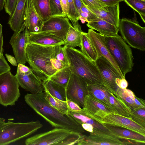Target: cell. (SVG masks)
Wrapping results in <instances>:
<instances>
[{"label":"cell","instance_id":"2","mask_svg":"<svg viewBox=\"0 0 145 145\" xmlns=\"http://www.w3.org/2000/svg\"><path fill=\"white\" fill-rule=\"evenodd\" d=\"M66 52L72 74L83 79L88 84H101L106 87L95 61L74 48L67 46Z\"/></svg>","mask_w":145,"mask_h":145},{"label":"cell","instance_id":"17","mask_svg":"<svg viewBox=\"0 0 145 145\" xmlns=\"http://www.w3.org/2000/svg\"><path fill=\"white\" fill-rule=\"evenodd\" d=\"M87 34L97 50L98 57L102 56L107 59L112 65L119 74L123 78H125L106 45L105 36L90 28L88 29Z\"/></svg>","mask_w":145,"mask_h":145},{"label":"cell","instance_id":"24","mask_svg":"<svg viewBox=\"0 0 145 145\" xmlns=\"http://www.w3.org/2000/svg\"><path fill=\"white\" fill-rule=\"evenodd\" d=\"M87 26L96 30L104 36H110L118 34L119 29L114 25L99 18L88 22Z\"/></svg>","mask_w":145,"mask_h":145},{"label":"cell","instance_id":"19","mask_svg":"<svg viewBox=\"0 0 145 145\" xmlns=\"http://www.w3.org/2000/svg\"><path fill=\"white\" fill-rule=\"evenodd\" d=\"M27 0H18L13 14L10 16L8 23L15 33L23 31L25 28V18Z\"/></svg>","mask_w":145,"mask_h":145},{"label":"cell","instance_id":"44","mask_svg":"<svg viewBox=\"0 0 145 145\" xmlns=\"http://www.w3.org/2000/svg\"><path fill=\"white\" fill-rule=\"evenodd\" d=\"M66 102L70 112H77L82 110L80 107L76 103L69 100H67Z\"/></svg>","mask_w":145,"mask_h":145},{"label":"cell","instance_id":"1","mask_svg":"<svg viewBox=\"0 0 145 145\" xmlns=\"http://www.w3.org/2000/svg\"><path fill=\"white\" fill-rule=\"evenodd\" d=\"M45 92L37 94L27 93L24 97L26 103L53 127L82 133L81 125L69 114H63L51 106L45 99Z\"/></svg>","mask_w":145,"mask_h":145},{"label":"cell","instance_id":"56","mask_svg":"<svg viewBox=\"0 0 145 145\" xmlns=\"http://www.w3.org/2000/svg\"></svg>","mask_w":145,"mask_h":145},{"label":"cell","instance_id":"55","mask_svg":"<svg viewBox=\"0 0 145 145\" xmlns=\"http://www.w3.org/2000/svg\"><path fill=\"white\" fill-rule=\"evenodd\" d=\"M5 119L3 118L0 117V125L5 122Z\"/></svg>","mask_w":145,"mask_h":145},{"label":"cell","instance_id":"26","mask_svg":"<svg viewBox=\"0 0 145 145\" xmlns=\"http://www.w3.org/2000/svg\"><path fill=\"white\" fill-rule=\"evenodd\" d=\"M109 103L116 114L130 118L131 109L117 95L111 91L109 98Z\"/></svg>","mask_w":145,"mask_h":145},{"label":"cell","instance_id":"34","mask_svg":"<svg viewBox=\"0 0 145 145\" xmlns=\"http://www.w3.org/2000/svg\"><path fill=\"white\" fill-rule=\"evenodd\" d=\"M124 1L140 15L145 23V0H124Z\"/></svg>","mask_w":145,"mask_h":145},{"label":"cell","instance_id":"35","mask_svg":"<svg viewBox=\"0 0 145 145\" xmlns=\"http://www.w3.org/2000/svg\"><path fill=\"white\" fill-rule=\"evenodd\" d=\"M84 136L82 133L70 131L68 135L57 145H78Z\"/></svg>","mask_w":145,"mask_h":145},{"label":"cell","instance_id":"50","mask_svg":"<svg viewBox=\"0 0 145 145\" xmlns=\"http://www.w3.org/2000/svg\"><path fill=\"white\" fill-rule=\"evenodd\" d=\"M5 56L8 61L12 65L14 66H17V62L15 58L7 54H5Z\"/></svg>","mask_w":145,"mask_h":145},{"label":"cell","instance_id":"3","mask_svg":"<svg viewBox=\"0 0 145 145\" xmlns=\"http://www.w3.org/2000/svg\"><path fill=\"white\" fill-rule=\"evenodd\" d=\"M54 46H46L29 43L26 53L27 62L33 72L43 82L57 71L53 67L51 59L52 57Z\"/></svg>","mask_w":145,"mask_h":145},{"label":"cell","instance_id":"15","mask_svg":"<svg viewBox=\"0 0 145 145\" xmlns=\"http://www.w3.org/2000/svg\"><path fill=\"white\" fill-rule=\"evenodd\" d=\"M15 76L19 85L31 93L37 94L43 92L42 81L34 73L32 69L25 73L17 71Z\"/></svg>","mask_w":145,"mask_h":145},{"label":"cell","instance_id":"16","mask_svg":"<svg viewBox=\"0 0 145 145\" xmlns=\"http://www.w3.org/2000/svg\"><path fill=\"white\" fill-rule=\"evenodd\" d=\"M125 128L145 136V127L139 125L129 118L116 114H109L102 121V124Z\"/></svg>","mask_w":145,"mask_h":145},{"label":"cell","instance_id":"13","mask_svg":"<svg viewBox=\"0 0 145 145\" xmlns=\"http://www.w3.org/2000/svg\"><path fill=\"white\" fill-rule=\"evenodd\" d=\"M123 145L124 142L112 135L93 128L88 136L85 135L78 145Z\"/></svg>","mask_w":145,"mask_h":145},{"label":"cell","instance_id":"31","mask_svg":"<svg viewBox=\"0 0 145 145\" xmlns=\"http://www.w3.org/2000/svg\"><path fill=\"white\" fill-rule=\"evenodd\" d=\"M72 74L68 65L57 71L48 79L66 87Z\"/></svg>","mask_w":145,"mask_h":145},{"label":"cell","instance_id":"27","mask_svg":"<svg viewBox=\"0 0 145 145\" xmlns=\"http://www.w3.org/2000/svg\"><path fill=\"white\" fill-rule=\"evenodd\" d=\"M44 92L61 100L66 101V87L49 79L42 82Z\"/></svg>","mask_w":145,"mask_h":145},{"label":"cell","instance_id":"38","mask_svg":"<svg viewBox=\"0 0 145 145\" xmlns=\"http://www.w3.org/2000/svg\"><path fill=\"white\" fill-rule=\"evenodd\" d=\"M80 16L79 20H80L82 23L85 22H89L97 18L95 14L83 3Z\"/></svg>","mask_w":145,"mask_h":145},{"label":"cell","instance_id":"32","mask_svg":"<svg viewBox=\"0 0 145 145\" xmlns=\"http://www.w3.org/2000/svg\"><path fill=\"white\" fill-rule=\"evenodd\" d=\"M116 92L131 110L138 108L134 102L135 95L131 90L118 87Z\"/></svg>","mask_w":145,"mask_h":145},{"label":"cell","instance_id":"28","mask_svg":"<svg viewBox=\"0 0 145 145\" xmlns=\"http://www.w3.org/2000/svg\"><path fill=\"white\" fill-rule=\"evenodd\" d=\"M81 51L91 60L95 61L98 57L96 50L91 42L87 33L83 32L81 38Z\"/></svg>","mask_w":145,"mask_h":145},{"label":"cell","instance_id":"52","mask_svg":"<svg viewBox=\"0 0 145 145\" xmlns=\"http://www.w3.org/2000/svg\"><path fill=\"white\" fill-rule=\"evenodd\" d=\"M81 125L85 130L90 133L93 132V127L91 125L87 123H83Z\"/></svg>","mask_w":145,"mask_h":145},{"label":"cell","instance_id":"20","mask_svg":"<svg viewBox=\"0 0 145 145\" xmlns=\"http://www.w3.org/2000/svg\"><path fill=\"white\" fill-rule=\"evenodd\" d=\"M103 124L108 129L111 134L119 139L131 140L137 143L145 144V136L125 128Z\"/></svg>","mask_w":145,"mask_h":145},{"label":"cell","instance_id":"36","mask_svg":"<svg viewBox=\"0 0 145 145\" xmlns=\"http://www.w3.org/2000/svg\"><path fill=\"white\" fill-rule=\"evenodd\" d=\"M130 119L145 127V108H138L132 109Z\"/></svg>","mask_w":145,"mask_h":145},{"label":"cell","instance_id":"4","mask_svg":"<svg viewBox=\"0 0 145 145\" xmlns=\"http://www.w3.org/2000/svg\"><path fill=\"white\" fill-rule=\"evenodd\" d=\"M106 45L123 76L131 72L134 63L132 50L118 34L105 36Z\"/></svg>","mask_w":145,"mask_h":145},{"label":"cell","instance_id":"23","mask_svg":"<svg viewBox=\"0 0 145 145\" xmlns=\"http://www.w3.org/2000/svg\"><path fill=\"white\" fill-rule=\"evenodd\" d=\"M88 95L97 100L116 114L109 101V95L112 91L104 86L99 84H88Z\"/></svg>","mask_w":145,"mask_h":145},{"label":"cell","instance_id":"5","mask_svg":"<svg viewBox=\"0 0 145 145\" xmlns=\"http://www.w3.org/2000/svg\"><path fill=\"white\" fill-rule=\"evenodd\" d=\"M42 126L39 120L25 123L5 122L0 125V145H8L27 137Z\"/></svg>","mask_w":145,"mask_h":145},{"label":"cell","instance_id":"54","mask_svg":"<svg viewBox=\"0 0 145 145\" xmlns=\"http://www.w3.org/2000/svg\"><path fill=\"white\" fill-rule=\"evenodd\" d=\"M5 0H0V11L3 10Z\"/></svg>","mask_w":145,"mask_h":145},{"label":"cell","instance_id":"29","mask_svg":"<svg viewBox=\"0 0 145 145\" xmlns=\"http://www.w3.org/2000/svg\"><path fill=\"white\" fill-rule=\"evenodd\" d=\"M32 1L37 13L43 22L52 16L50 0H32Z\"/></svg>","mask_w":145,"mask_h":145},{"label":"cell","instance_id":"39","mask_svg":"<svg viewBox=\"0 0 145 145\" xmlns=\"http://www.w3.org/2000/svg\"><path fill=\"white\" fill-rule=\"evenodd\" d=\"M49 3L52 16L66 17L63 13L60 0H50Z\"/></svg>","mask_w":145,"mask_h":145},{"label":"cell","instance_id":"25","mask_svg":"<svg viewBox=\"0 0 145 145\" xmlns=\"http://www.w3.org/2000/svg\"><path fill=\"white\" fill-rule=\"evenodd\" d=\"M78 21H71L72 25L70 26L67 33L65 46L73 48L77 46L81 48V35L83 31Z\"/></svg>","mask_w":145,"mask_h":145},{"label":"cell","instance_id":"42","mask_svg":"<svg viewBox=\"0 0 145 145\" xmlns=\"http://www.w3.org/2000/svg\"><path fill=\"white\" fill-rule=\"evenodd\" d=\"M86 6L101 8L106 6L105 5L99 0H81Z\"/></svg>","mask_w":145,"mask_h":145},{"label":"cell","instance_id":"46","mask_svg":"<svg viewBox=\"0 0 145 145\" xmlns=\"http://www.w3.org/2000/svg\"><path fill=\"white\" fill-rule=\"evenodd\" d=\"M115 81L118 87L121 89H126L128 86V83L125 78H116Z\"/></svg>","mask_w":145,"mask_h":145},{"label":"cell","instance_id":"14","mask_svg":"<svg viewBox=\"0 0 145 145\" xmlns=\"http://www.w3.org/2000/svg\"><path fill=\"white\" fill-rule=\"evenodd\" d=\"M28 35V31L25 27L20 32H14L10 40L18 63L25 65L27 62L26 50L29 43Z\"/></svg>","mask_w":145,"mask_h":145},{"label":"cell","instance_id":"49","mask_svg":"<svg viewBox=\"0 0 145 145\" xmlns=\"http://www.w3.org/2000/svg\"><path fill=\"white\" fill-rule=\"evenodd\" d=\"M63 14L67 17L68 8L67 0H60Z\"/></svg>","mask_w":145,"mask_h":145},{"label":"cell","instance_id":"11","mask_svg":"<svg viewBox=\"0 0 145 145\" xmlns=\"http://www.w3.org/2000/svg\"><path fill=\"white\" fill-rule=\"evenodd\" d=\"M77 112L101 124L102 120L106 116L109 114H115L112 110L88 95L85 97L84 106L80 111Z\"/></svg>","mask_w":145,"mask_h":145},{"label":"cell","instance_id":"33","mask_svg":"<svg viewBox=\"0 0 145 145\" xmlns=\"http://www.w3.org/2000/svg\"><path fill=\"white\" fill-rule=\"evenodd\" d=\"M45 93V99L51 106L63 114H69L70 112L66 101L59 100Z\"/></svg>","mask_w":145,"mask_h":145},{"label":"cell","instance_id":"22","mask_svg":"<svg viewBox=\"0 0 145 145\" xmlns=\"http://www.w3.org/2000/svg\"><path fill=\"white\" fill-rule=\"evenodd\" d=\"M29 43L46 46L64 45V41L52 34L44 32H29Z\"/></svg>","mask_w":145,"mask_h":145},{"label":"cell","instance_id":"37","mask_svg":"<svg viewBox=\"0 0 145 145\" xmlns=\"http://www.w3.org/2000/svg\"><path fill=\"white\" fill-rule=\"evenodd\" d=\"M67 47L65 45L62 47L61 45L54 46L52 57L55 58L69 65V62L66 52Z\"/></svg>","mask_w":145,"mask_h":145},{"label":"cell","instance_id":"30","mask_svg":"<svg viewBox=\"0 0 145 145\" xmlns=\"http://www.w3.org/2000/svg\"><path fill=\"white\" fill-rule=\"evenodd\" d=\"M68 114L81 125L83 123L89 124L92 125L94 128L100 129L111 134L109 131L103 125L86 116L76 112H69Z\"/></svg>","mask_w":145,"mask_h":145},{"label":"cell","instance_id":"8","mask_svg":"<svg viewBox=\"0 0 145 145\" xmlns=\"http://www.w3.org/2000/svg\"><path fill=\"white\" fill-rule=\"evenodd\" d=\"M88 85L83 79L72 74L66 87L67 100L73 101L83 108L85 97L88 95Z\"/></svg>","mask_w":145,"mask_h":145},{"label":"cell","instance_id":"47","mask_svg":"<svg viewBox=\"0 0 145 145\" xmlns=\"http://www.w3.org/2000/svg\"><path fill=\"white\" fill-rule=\"evenodd\" d=\"M134 102L138 108H145V101L141 98H138L135 96Z\"/></svg>","mask_w":145,"mask_h":145},{"label":"cell","instance_id":"9","mask_svg":"<svg viewBox=\"0 0 145 145\" xmlns=\"http://www.w3.org/2000/svg\"><path fill=\"white\" fill-rule=\"evenodd\" d=\"M70 131L66 129L55 127L49 131L29 138L25 143L26 145H57L68 135Z\"/></svg>","mask_w":145,"mask_h":145},{"label":"cell","instance_id":"12","mask_svg":"<svg viewBox=\"0 0 145 145\" xmlns=\"http://www.w3.org/2000/svg\"><path fill=\"white\" fill-rule=\"evenodd\" d=\"M95 62L104 79L106 87L112 91L116 92L118 87L116 83L115 79L123 78L110 62L103 56H99Z\"/></svg>","mask_w":145,"mask_h":145},{"label":"cell","instance_id":"10","mask_svg":"<svg viewBox=\"0 0 145 145\" xmlns=\"http://www.w3.org/2000/svg\"><path fill=\"white\" fill-rule=\"evenodd\" d=\"M71 25L67 17L52 16L43 22L41 28L39 32L52 34L65 42L67 33Z\"/></svg>","mask_w":145,"mask_h":145},{"label":"cell","instance_id":"18","mask_svg":"<svg viewBox=\"0 0 145 145\" xmlns=\"http://www.w3.org/2000/svg\"><path fill=\"white\" fill-rule=\"evenodd\" d=\"M86 7L98 18L105 20L119 29L120 19L119 3L113 5L106 6L101 8Z\"/></svg>","mask_w":145,"mask_h":145},{"label":"cell","instance_id":"43","mask_svg":"<svg viewBox=\"0 0 145 145\" xmlns=\"http://www.w3.org/2000/svg\"><path fill=\"white\" fill-rule=\"evenodd\" d=\"M11 68L3 55H0V75L10 71Z\"/></svg>","mask_w":145,"mask_h":145},{"label":"cell","instance_id":"48","mask_svg":"<svg viewBox=\"0 0 145 145\" xmlns=\"http://www.w3.org/2000/svg\"><path fill=\"white\" fill-rule=\"evenodd\" d=\"M105 5L106 6H111L119 3L124 1V0H99Z\"/></svg>","mask_w":145,"mask_h":145},{"label":"cell","instance_id":"7","mask_svg":"<svg viewBox=\"0 0 145 145\" xmlns=\"http://www.w3.org/2000/svg\"><path fill=\"white\" fill-rule=\"evenodd\" d=\"M19 86L10 71L0 75V104L6 107L14 105L20 95Z\"/></svg>","mask_w":145,"mask_h":145},{"label":"cell","instance_id":"21","mask_svg":"<svg viewBox=\"0 0 145 145\" xmlns=\"http://www.w3.org/2000/svg\"><path fill=\"white\" fill-rule=\"evenodd\" d=\"M43 23L34 8L32 0H27L25 18V27L29 32H38L40 30Z\"/></svg>","mask_w":145,"mask_h":145},{"label":"cell","instance_id":"41","mask_svg":"<svg viewBox=\"0 0 145 145\" xmlns=\"http://www.w3.org/2000/svg\"><path fill=\"white\" fill-rule=\"evenodd\" d=\"M18 0H5L4 7L6 13L10 16L13 14Z\"/></svg>","mask_w":145,"mask_h":145},{"label":"cell","instance_id":"53","mask_svg":"<svg viewBox=\"0 0 145 145\" xmlns=\"http://www.w3.org/2000/svg\"><path fill=\"white\" fill-rule=\"evenodd\" d=\"M73 1L75 6L80 16L81 12V8L82 5V3L81 0H73Z\"/></svg>","mask_w":145,"mask_h":145},{"label":"cell","instance_id":"40","mask_svg":"<svg viewBox=\"0 0 145 145\" xmlns=\"http://www.w3.org/2000/svg\"><path fill=\"white\" fill-rule=\"evenodd\" d=\"M68 14L67 18L71 21H77L80 16L74 5L73 0H67Z\"/></svg>","mask_w":145,"mask_h":145},{"label":"cell","instance_id":"45","mask_svg":"<svg viewBox=\"0 0 145 145\" xmlns=\"http://www.w3.org/2000/svg\"><path fill=\"white\" fill-rule=\"evenodd\" d=\"M50 61L53 67L57 71L69 65L54 58L52 57Z\"/></svg>","mask_w":145,"mask_h":145},{"label":"cell","instance_id":"51","mask_svg":"<svg viewBox=\"0 0 145 145\" xmlns=\"http://www.w3.org/2000/svg\"><path fill=\"white\" fill-rule=\"evenodd\" d=\"M2 25L0 24V54L3 55V40L2 32Z\"/></svg>","mask_w":145,"mask_h":145},{"label":"cell","instance_id":"6","mask_svg":"<svg viewBox=\"0 0 145 145\" xmlns=\"http://www.w3.org/2000/svg\"><path fill=\"white\" fill-rule=\"evenodd\" d=\"M119 30L130 47L145 50V27L140 26L137 21L123 18L120 19Z\"/></svg>","mask_w":145,"mask_h":145}]
</instances>
